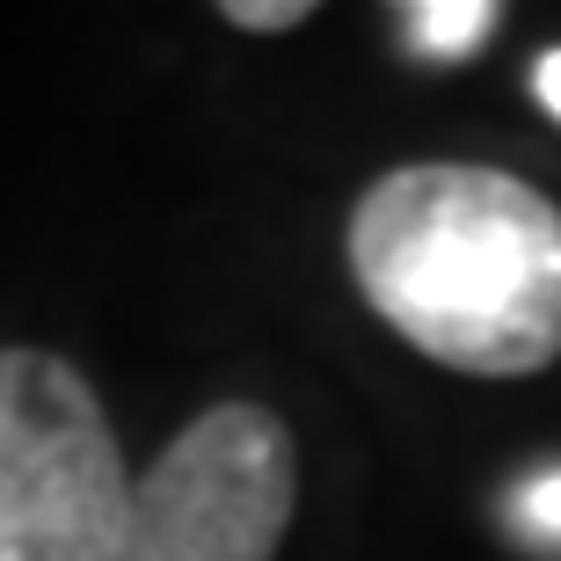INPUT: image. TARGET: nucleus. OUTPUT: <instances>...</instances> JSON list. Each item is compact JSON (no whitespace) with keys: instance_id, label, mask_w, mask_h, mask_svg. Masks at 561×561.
Instances as JSON below:
<instances>
[{"instance_id":"obj_1","label":"nucleus","mask_w":561,"mask_h":561,"mask_svg":"<svg viewBox=\"0 0 561 561\" xmlns=\"http://www.w3.org/2000/svg\"><path fill=\"white\" fill-rule=\"evenodd\" d=\"M357 291L401 343L474 379L561 357V211L474 161L379 175L351 211Z\"/></svg>"},{"instance_id":"obj_2","label":"nucleus","mask_w":561,"mask_h":561,"mask_svg":"<svg viewBox=\"0 0 561 561\" xmlns=\"http://www.w3.org/2000/svg\"><path fill=\"white\" fill-rule=\"evenodd\" d=\"M131 481L73 365L0 351V561H117Z\"/></svg>"},{"instance_id":"obj_3","label":"nucleus","mask_w":561,"mask_h":561,"mask_svg":"<svg viewBox=\"0 0 561 561\" xmlns=\"http://www.w3.org/2000/svg\"><path fill=\"white\" fill-rule=\"evenodd\" d=\"M291 489L285 423L249 401L205 409L153 474L131 481L117 561H271L291 525Z\"/></svg>"},{"instance_id":"obj_4","label":"nucleus","mask_w":561,"mask_h":561,"mask_svg":"<svg viewBox=\"0 0 561 561\" xmlns=\"http://www.w3.org/2000/svg\"><path fill=\"white\" fill-rule=\"evenodd\" d=\"M496 22H503V8H489V0H416V8H401L409 44L431 51V59H459V51H474Z\"/></svg>"},{"instance_id":"obj_5","label":"nucleus","mask_w":561,"mask_h":561,"mask_svg":"<svg viewBox=\"0 0 561 561\" xmlns=\"http://www.w3.org/2000/svg\"><path fill=\"white\" fill-rule=\"evenodd\" d=\"M518 525H525V533H540V540H561V474H540L518 496Z\"/></svg>"},{"instance_id":"obj_6","label":"nucleus","mask_w":561,"mask_h":561,"mask_svg":"<svg viewBox=\"0 0 561 561\" xmlns=\"http://www.w3.org/2000/svg\"><path fill=\"white\" fill-rule=\"evenodd\" d=\"M227 22L233 30H291V22H307V0H227Z\"/></svg>"},{"instance_id":"obj_7","label":"nucleus","mask_w":561,"mask_h":561,"mask_svg":"<svg viewBox=\"0 0 561 561\" xmlns=\"http://www.w3.org/2000/svg\"><path fill=\"white\" fill-rule=\"evenodd\" d=\"M533 88H540V103L561 117V51H547V59L533 66Z\"/></svg>"}]
</instances>
